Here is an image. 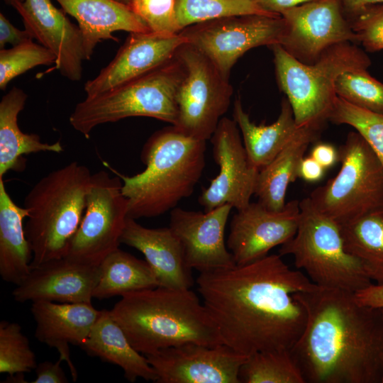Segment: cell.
<instances>
[{"instance_id": "obj_1", "label": "cell", "mask_w": 383, "mask_h": 383, "mask_svg": "<svg viewBox=\"0 0 383 383\" xmlns=\"http://www.w3.org/2000/svg\"><path fill=\"white\" fill-rule=\"evenodd\" d=\"M196 283L223 343L247 357L293 347L306 321L294 294L317 286L280 255L201 272Z\"/></svg>"}, {"instance_id": "obj_2", "label": "cell", "mask_w": 383, "mask_h": 383, "mask_svg": "<svg viewBox=\"0 0 383 383\" xmlns=\"http://www.w3.org/2000/svg\"><path fill=\"white\" fill-rule=\"evenodd\" d=\"M304 329L290 349L306 383H382L383 313L354 293L316 286L297 292Z\"/></svg>"}, {"instance_id": "obj_3", "label": "cell", "mask_w": 383, "mask_h": 383, "mask_svg": "<svg viewBox=\"0 0 383 383\" xmlns=\"http://www.w3.org/2000/svg\"><path fill=\"white\" fill-rule=\"evenodd\" d=\"M110 313L132 346L145 355L187 343L224 344L206 308L190 289L156 287L131 292Z\"/></svg>"}, {"instance_id": "obj_4", "label": "cell", "mask_w": 383, "mask_h": 383, "mask_svg": "<svg viewBox=\"0 0 383 383\" xmlns=\"http://www.w3.org/2000/svg\"><path fill=\"white\" fill-rule=\"evenodd\" d=\"M205 140L171 125L155 131L145 143L143 172L126 176L104 162L122 181L128 218L158 216L192 195L205 167Z\"/></svg>"}, {"instance_id": "obj_5", "label": "cell", "mask_w": 383, "mask_h": 383, "mask_svg": "<svg viewBox=\"0 0 383 383\" xmlns=\"http://www.w3.org/2000/svg\"><path fill=\"white\" fill-rule=\"evenodd\" d=\"M91 175L87 167L72 162L42 177L26 196L31 269L66 256L85 211Z\"/></svg>"}, {"instance_id": "obj_6", "label": "cell", "mask_w": 383, "mask_h": 383, "mask_svg": "<svg viewBox=\"0 0 383 383\" xmlns=\"http://www.w3.org/2000/svg\"><path fill=\"white\" fill-rule=\"evenodd\" d=\"M185 72L182 61L175 54L166 63L136 79L87 96L76 105L70 123L87 139L97 126L129 117H150L175 126L179 116L177 94Z\"/></svg>"}, {"instance_id": "obj_7", "label": "cell", "mask_w": 383, "mask_h": 383, "mask_svg": "<svg viewBox=\"0 0 383 383\" xmlns=\"http://www.w3.org/2000/svg\"><path fill=\"white\" fill-rule=\"evenodd\" d=\"M274 55L277 79L287 95L296 124L321 127L328 120L336 97L335 84L343 72L367 69L368 56L350 43L335 45L312 64L304 63L279 44L270 46Z\"/></svg>"}, {"instance_id": "obj_8", "label": "cell", "mask_w": 383, "mask_h": 383, "mask_svg": "<svg viewBox=\"0 0 383 383\" xmlns=\"http://www.w3.org/2000/svg\"><path fill=\"white\" fill-rule=\"evenodd\" d=\"M295 235L281 245V256L290 255L315 284L351 292L372 284L360 261L345 248L340 225L318 209L309 197L299 201Z\"/></svg>"}, {"instance_id": "obj_9", "label": "cell", "mask_w": 383, "mask_h": 383, "mask_svg": "<svg viewBox=\"0 0 383 383\" xmlns=\"http://www.w3.org/2000/svg\"><path fill=\"white\" fill-rule=\"evenodd\" d=\"M338 152L340 171L309 198L317 209L342 225L383 206V166L358 132L349 133Z\"/></svg>"}, {"instance_id": "obj_10", "label": "cell", "mask_w": 383, "mask_h": 383, "mask_svg": "<svg viewBox=\"0 0 383 383\" xmlns=\"http://www.w3.org/2000/svg\"><path fill=\"white\" fill-rule=\"evenodd\" d=\"M185 67L177 94L179 116L175 125L185 134L206 141L227 111L233 87L213 62L188 43L177 52Z\"/></svg>"}, {"instance_id": "obj_11", "label": "cell", "mask_w": 383, "mask_h": 383, "mask_svg": "<svg viewBox=\"0 0 383 383\" xmlns=\"http://www.w3.org/2000/svg\"><path fill=\"white\" fill-rule=\"evenodd\" d=\"M128 211L121 178L104 170L92 174L85 211L65 257L99 266L118 248Z\"/></svg>"}, {"instance_id": "obj_12", "label": "cell", "mask_w": 383, "mask_h": 383, "mask_svg": "<svg viewBox=\"0 0 383 383\" xmlns=\"http://www.w3.org/2000/svg\"><path fill=\"white\" fill-rule=\"evenodd\" d=\"M284 28L281 16L243 15L193 24L179 33L229 79L233 67L248 50L280 45Z\"/></svg>"}, {"instance_id": "obj_13", "label": "cell", "mask_w": 383, "mask_h": 383, "mask_svg": "<svg viewBox=\"0 0 383 383\" xmlns=\"http://www.w3.org/2000/svg\"><path fill=\"white\" fill-rule=\"evenodd\" d=\"M210 139L219 172L201 192L199 203L204 211L226 204L241 210L250 203L259 170L250 161L233 119L223 117Z\"/></svg>"}, {"instance_id": "obj_14", "label": "cell", "mask_w": 383, "mask_h": 383, "mask_svg": "<svg viewBox=\"0 0 383 383\" xmlns=\"http://www.w3.org/2000/svg\"><path fill=\"white\" fill-rule=\"evenodd\" d=\"M280 15L285 24L280 45L304 63H313L335 45L357 42L342 15L340 0H315Z\"/></svg>"}, {"instance_id": "obj_15", "label": "cell", "mask_w": 383, "mask_h": 383, "mask_svg": "<svg viewBox=\"0 0 383 383\" xmlns=\"http://www.w3.org/2000/svg\"><path fill=\"white\" fill-rule=\"evenodd\" d=\"M157 383H240L248 357L229 346L187 343L145 355Z\"/></svg>"}, {"instance_id": "obj_16", "label": "cell", "mask_w": 383, "mask_h": 383, "mask_svg": "<svg viewBox=\"0 0 383 383\" xmlns=\"http://www.w3.org/2000/svg\"><path fill=\"white\" fill-rule=\"evenodd\" d=\"M300 218L299 201L286 203L280 211H272L260 202L250 203L237 211L230 225L228 250L236 265H245L268 255L296 234Z\"/></svg>"}, {"instance_id": "obj_17", "label": "cell", "mask_w": 383, "mask_h": 383, "mask_svg": "<svg viewBox=\"0 0 383 383\" xmlns=\"http://www.w3.org/2000/svg\"><path fill=\"white\" fill-rule=\"evenodd\" d=\"M232 209L226 204L204 212L181 208L171 210L169 227L179 240L191 269L201 273L236 265L224 240L226 225Z\"/></svg>"}, {"instance_id": "obj_18", "label": "cell", "mask_w": 383, "mask_h": 383, "mask_svg": "<svg viewBox=\"0 0 383 383\" xmlns=\"http://www.w3.org/2000/svg\"><path fill=\"white\" fill-rule=\"evenodd\" d=\"M186 43L179 33H129L113 59L85 83L87 96L99 95L159 67L173 58Z\"/></svg>"}, {"instance_id": "obj_19", "label": "cell", "mask_w": 383, "mask_h": 383, "mask_svg": "<svg viewBox=\"0 0 383 383\" xmlns=\"http://www.w3.org/2000/svg\"><path fill=\"white\" fill-rule=\"evenodd\" d=\"M13 7L33 39L56 55L52 70H58L70 80H80L86 57L79 26L70 21L62 9L54 6L50 0H24Z\"/></svg>"}, {"instance_id": "obj_20", "label": "cell", "mask_w": 383, "mask_h": 383, "mask_svg": "<svg viewBox=\"0 0 383 383\" xmlns=\"http://www.w3.org/2000/svg\"><path fill=\"white\" fill-rule=\"evenodd\" d=\"M99 274V266L63 257L32 268L28 276L16 285L12 295L20 303L91 302Z\"/></svg>"}, {"instance_id": "obj_21", "label": "cell", "mask_w": 383, "mask_h": 383, "mask_svg": "<svg viewBox=\"0 0 383 383\" xmlns=\"http://www.w3.org/2000/svg\"><path fill=\"white\" fill-rule=\"evenodd\" d=\"M31 313L35 321V338L55 348L65 361L72 380L78 374L70 356V344L81 347L87 339L101 311L91 302L57 303L50 301L32 302Z\"/></svg>"}, {"instance_id": "obj_22", "label": "cell", "mask_w": 383, "mask_h": 383, "mask_svg": "<svg viewBox=\"0 0 383 383\" xmlns=\"http://www.w3.org/2000/svg\"><path fill=\"white\" fill-rule=\"evenodd\" d=\"M121 243L143 253L156 275L158 287L187 289L194 284L182 246L170 227L148 228L128 218Z\"/></svg>"}, {"instance_id": "obj_23", "label": "cell", "mask_w": 383, "mask_h": 383, "mask_svg": "<svg viewBox=\"0 0 383 383\" xmlns=\"http://www.w3.org/2000/svg\"><path fill=\"white\" fill-rule=\"evenodd\" d=\"M62 10L74 17L82 34L86 60L104 40L118 41L113 33L148 32L150 30L128 5L116 0H56Z\"/></svg>"}, {"instance_id": "obj_24", "label": "cell", "mask_w": 383, "mask_h": 383, "mask_svg": "<svg viewBox=\"0 0 383 383\" xmlns=\"http://www.w3.org/2000/svg\"><path fill=\"white\" fill-rule=\"evenodd\" d=\"M80 348L89 356L120 367L129 382H133L138 378L155 382L157 379L146 356L132 346L110 311L101 310L89 335Z\"/></svg>"}, {"instance_id": "obj_25", "label": "cell", "mask_w": 383, "mask_h": 383, "mask_svg": "<svg viewBox=\"0 0 383 383\" xmlns=\"http://www.w3.org/2000/svg\"><path fill=\"white\" fill-rule=\"evenodd\" d=\"M321 127L301 126L286 146L258 172L255 192L258 202L272 211L282 210L288 186L299 177L301 160Z\"/></svg>"}, {"instance_id": "obj_26", "label": "cell", "mask_w": 383, "mask_h": 383, "mask_svg": "<svg viewBox=\"0 0 383 383\" xmlns=\"http://www.w3.org/2000/svg\"><path fill=\"white\" fill-rule=\"evenodd\" d=\"M27 94L13 87L0 101V178L11 170L20 171L25 167L23 156L40 152L61 153L60 141L43 143L38 135L25 133L18 126V116L23 109Z\"/></svg>"}, {"instance_id": "obj_27", "label": "cell", "mask_w": 383, "mask_h": 383, "mask_svg": "<svg viewBox=\"0 0 383 383\" xmlns=\"http://www.w3.org/2000/svg\"><path fill=\"white\" fill-rule=\"evenodd\" d=\"M28 215L26 208L12 200L0 178V275L16 285L31 270L33 253L23 226Z\"/></svg>"}, {"instance_id": "obj_28", "label": "cell", "mask_w": 383, "mask_h": 383, "mask_svg": "<svg viewBox=\"0 0 383 383\" xmlns=\"http://www.w3.org/2000/svg\"><path fill=\"white\" fill-rule=\"evenodd\" d=\"M233 117L243 139V145L252 164L259 170L270 162L292 140L300 128L296 124L287 99H283L277 119L270 125L251 121L241 101H234Z\"/></svg>"}, {"instance_id": "obj_29", "label": "cell", "mask_w": 383, "mask_h": 383, "mask_svg": "<svg viewBox=\"0 0 383 383\" xmlns=\"http://www.w3.org/2000/svg\"><path fill=\"white\" fill-rule=\"evenodd\" d=\"M99 274L93 297L98 299L158 287L155 274L146 260L118 248L99 265Z\"/></svg>"}, {"instance_id": "obj_30", "label": "cell", "mask_w": 383, "mask_h": 383, "mask_svg": "<svg viewBox=\"0 0 383 383\" xmlns=\"http://www.w3.org/2000/svg\"><path fill=\"white\" fill-rule=\"evenodd\" d=\"M340 228L345 250L360 261L372 281L383 284V206Z\"/></svg>"}, {"instance_id": "obj_31", "label": "cell", "mask_w": 383, "mask_h": 383, "mask_svg": "<svg viewBox=\"0 0 383 383\" xmlns=\"http://www.w3.org/2000/svg\"><path fill=\"white\" fill-rule=\"evenodd\" d=\"M240 383H306L290 349L249 355L239 372Z\"/></svg>"}, {"instance_id": "obj_32", "label": "cell", "mask_w": 383, "mask_h": 383, "mask_svg": "<svg viewBox=\"0 0 383 383\" xmlns=\"http://www.w3.org/2000/svg\"><path fill=\"white\" fill-rule=\"evenodd\" d=\"M175 11L180 31L193 24L228 16H280L262 9L256 0H176Z\"/></svg>"}, {"instance_id": "obj_33", "label": "cell", "mask_w": 383, "mask_h": 383, "mask_svg": "<svg viewBox=\"0 0 383 383\" xmlns=\"http://www.w3.org/2000/svg\"><path fill=\"white\" fill-rule=\"evenodd\" d=\"M338 96L347 102L383 115V84L367 69H355L341 74L335 84Z\"/></svg>"}, {"instance_id": "obj_34", "label": "cell", "mask_w": 383, "mask_h": 383, "mask_svg": "<svg viewBox=\"0 0 383 383\" xmlns=\"http://www.w3.org/2000/svg\"><path fill=\"white\" fill-rule=\"evenodd\" d=\"M328 120L353 127L370 145L383 166V115L357 107L336 96Z\"/></svg>"}, {"instance_id": "obj_35", "label": "cell", "mask_w": 383, "mask_h": 383, "mask_svg": "<svg viewBox=\"0 0 383 383\" xmlns=\"http://www.w3.org/2000/svg\"><path fill=\"white\" fill-rule=\"evenodd\" d=\"M38 364L28 338L14 322L0 323V372L9 376L35 370Z\"/></svg>"}, {"instance_id": "obj_36", "label": "cell", "mask_w": 383, "mask_h": 383, "mask_svg": "<svg viewBox=\"0 0 383 383\" xmlns=\"http://www.w3.org/2000/svg\"><path fill=\"white\" fill-rule=\"evenodd\" d=\"M56 55L49 49L33 40L9 49H0V89H6L16 77L39 66L55 64Z\"/></svg>"}, {"instance_id": "obj_37", "label": "cell", "mask_w": 383, "mask_h": 383, "mask_svg": "<svg viewBox=\"0 0 383 383\" xmlns=\"http://www.w3.org/2000/svg\"><path fill=\"white\" fill-rule=\"evenodd\" d=\"M175 4L176 0H131L128 6L150 31L170 35L180 32Z\"/></svg>"}, {"instance_id": "obj_38", "label": "cell", "mask_w": 383, "mask_h": 383, "mask_svg": "<svg viewBox=\"0 0 383 383\" xmlns=\"http://www.w3.org/2000/svg\"><path fill=\"white\" fill-rule=\"evenodd\" d=\"M357 16L351 27L357 42L370 52L383 50V6L368 7Z\"/></svg>"}, {"instance_id": "obj_39", "label": "cell", "mask_w": 383, "mask_h": 383, "mask_svg": "<svg viewBox=\"0 0 383 383\" xmlns=\"http://www.w3.org/2000/svg\"><path fill=\"white\" fill-rule=\"evenodd\" d=\"M33 38L27 30L16 28L6 16L0 13V48L4 49L6 44L12 46L33 40Z\"/></svg>"}, {"instance_id": "obj_40", "label": "cell", "mask_w": 383, "mask_h": 383, "mask_svg": "<svg viewBox=\"0 0 383 383\" xmlns=\"http://www.w3.org/2000/svg\"><path fill=\"white\" fill-rule=\"evenodd\" d=\"M59 360L55 362L45 361L38 364L35 367L36 378L33 383H67L68 379L61 367Z\"/></svg>"}, {"instance_id": "obj_41", "label": "cell", "mask_w": 383, "mask_h": 383, "mask_svg": "<svg viewBox=\"0 0 383 383\" xmlns=\"http://www.w3.org/2000/svg\"><path fill=\"white\" fill-rule=\"evenodd\" d=\"M310 156L326 170L331 168L339 161V152L333 145L326 143L316 144L311 150Z\"/></svg>"}, {"instance_id": "obj_42", "label": "cell", "mask_w": 383, "mask_h": 383, "mask_svg": "<svg viewBox=\"0 0 383 383\" xmlns=\"http://www.w3.org/2000/svg\"><path fill=\"white\" fill-rule=\"evenodd\" d=\"M355 299L361 304L383 309V284H372L354 293Z\"/></svg>"}, {"instance_id": "obj_43", "label": "cell", "mask_w": 383, "mask_h": 383, "mask_svg": "<svg viewBox=\"0 0 383 383\" xmlns=\"http://www.w3.org/2000/svg\"><path fill=\"white\" fill-rule=\"evenodd\" d=\"M326 169L311 156L304 157L299 166V177L309 182L321 180L325 174Z\"/></svg>"}, {"instance_id": "obj_44", "label": "cell", "mask_w": 383, "mask_h": 383, "mask_svg": "<svg viewBox=\"0 0 383 383\" xmlns=\"http://www.w3.org/2000/svg\"><path fill=\"white\" fill-rule=\"evenodd\" d=\"M315 0H256L257 4L265 11L281 16L287 9Z\"/></svg>"}, {"instance_id": "obj_45", "label": "cell", "mask_w": 383, "mask_h": 383, "mask_svg": "<svg viewBox=\"0 0 383 383\" xmlns=\"http://www.w3.org/2000/svg\"><path fill=\"white\" fill-rule=\"evenodd\" d=\"M346 8L355 14H358L372 4H383V0H342Z\"/></svg>"}, {"instance_id": "obj_46", "label": "cell", "mask_w": 383, "mask_h": 383, "mask_svg": "<svg viewBox=\"0 0 383 383\" xmlns=\"http://www.w3.org/2000/svg\"><path fill=\"white\" fill-rule=\"evenodd\" d=\"M6 4H9L12 6L13 7L18 4V3H23L24 0H4Z\"/></svg>"}, {"instance_id": "obj_47", "label": "cell", "mask_w": 383, "mask_h": 383, "mask_svg": "<svg viewBox=\"0 0 383 383\" xmlns=\"http://www.w3.org/2000/svg\"><path fill=\"white\" fill-rule=\"evenodd\" d=\"M116 1L122 4H126V5H129L130 1H131V0H116Z\"/></svg>"}, {"instance_id": "obj_48", "label": "cell", "mask_w": 383, "mask_h": 383, "mask_svg": "<svg viewBox=\"0 0 383 383\" xmlns=\"http://www.w3.org/2000/svg\"><path fill=\"white\" fill-rule=\"evenodd\" d=\"M382 309V313H383V309ZM382 383H383V380H382Z\"/></svg>"}]
</instances>
